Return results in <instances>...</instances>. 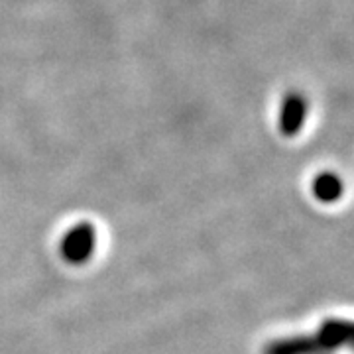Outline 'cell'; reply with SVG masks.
Segmentation results:
<instances>
[{"label":"cell","mask_w":354,"mask_h":354,"mask_svg":"<svg viewBox=\"0 0 354 354\" xmlns=\"http://www.w3.org/2000/svg\"><path fill=\"white\" fill-rule=\"evenodd\" d=\"M97 244V232L91 223H79L67 230L62 242V254L71 264H85L95 252Z\"/></svg>","instance_id":"obj_1"},{"label":"cell","mask_w":354,"mask_h":354,"mask_svg":"<svg viewBox=\"0 0 354 354\" xmlns=\"http://www.w3.org/2000/svg\"><path fill=\"white\" fill-rule=\"evenodd\" d=\"M307 111H309V104L301 93L293 91L288 93L283 104H281V113H279V130L283 136H297L299 130L304 128L305 118H307Z\"/></svg>","instance_id":"obj_2"},{"label":"cell","mask_w":354,"mask_h":354,"mask_svg":"<svg viewBox=\"0 0 354 354\" xmlns=\"http://www.w3.org/2000/svg\"><path fill=\"white\" fill-rule=\"evenodd\" d=\"M317 341L321 344L323 353L341 348L353 339V325L346 319H329L325 321L315 333Z\"/></svg>","instance_id":"obj_3"},{"label":"cell","mask_w":354,"mask_h":354,"mask_svg":"<svg viewBox=\"0 0 354 354\" xmlns=\"http://www.w3.org/2000/svg\"><path fill=\"white\" fill-rule=\"evenodd\" d=\"M323 353L321 344L317 341L315 335L311 337H291L281 341L270 342L266 346L264 354H317Z\"/></svg>","instance_id":"obj_4"},{"label":"cell","mask_w":354,"mask_h":354,"mask_svg":"<svg viewBox=\"0 0 354 354\" xmlns=\"http://www.w3.org/2000/svg\"><path fill=\"white\" fill-rule=\"evenodd\" d=\"M313 193L319 201L335 203L341 199L342 195V181L341 177L333 171L319 174L313 181Z\"/></svg>","instance_id":"obj_5"}]
</instances>
